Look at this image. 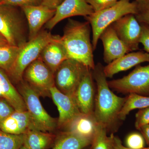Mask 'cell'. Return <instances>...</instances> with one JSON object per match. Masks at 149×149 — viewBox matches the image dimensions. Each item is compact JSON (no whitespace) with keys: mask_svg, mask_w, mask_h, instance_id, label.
<instances>
[{"mask_svg":"<svg viewBox=\"0 0 149 149\" xmlns=\"http://www.w3.org/2000/svg\"><path fill=\"white\" fill-rule=\"evenodd\" d=\"M56 137L53 133L31 129L24 134L23 144L29 149H47L54 143Z\"/></svg>","mask_w":149,"mask_h":149,"instance_id":"obj_22","label":"cell"},{"mask_svg":"<svg viewBox=\"0 0 149 149\" xmlns=\"http://www.w3.org/2000/svg\"><path fill=\"white\" fill-rule=\"evenodd\" d=\"M93 74L97 86L94 116L99 125L109 131L116 128L120 120L118 115L126 97H118L111 90L101 63L95 65Z\"/></svg>","mask_w":149,"mask_h":149,"instance_id":"obj_1","label":"cell"},{"mask_svg":"<svg viewBox=\"0 0 149 149\" xmlns=\"http://www.w3.org/2000/svg\"><path fill=\"white\" fill-rule=\"evenodd\" d=\"M15 110L5 99L0 97V124Z\"/></svg>","mask_w":149,"mask_h":149,"instance_id":"obj_32","label":"cell"},{"mask_svg":"<svg viewBox=\"0 0 149 149\" xmlns=\"http://www.w3.org/2000/svg\"><path fill=\"white\" fill-rule=\"evenodd\" d=\"M27 19L28 28V41L34 39L41 31L43 25L52 18L56 9H52L40 5L20 8Z\"/></svg>","mask_w":149,"mask_h":149,"instance_id":"obj_13","label":"cell"},{"mask_svg":"<svg viewBox=\"0 0 149 149\" xmlns=\"http://www.w3.org/2000/svg\"><path fill=\"white\" fill-rule=\"evenodd\" d=\"M92 142L91 139L64 130L56 136L52 149H83L91 145Z\"/></svg>","mask_w":149,"mask_h":149,"instance_id":"obj_21","label":"cell"},{"mask_svg":"<svg viewBox=\"0 0 149 149\" xmlns=\"http://www.w3.org/2000/svg\"><path fill=\"white\" fill-rule=\"evenodd\" d=\"M57 36L47 30H42L34 39L22 47L13 67L8 74L15 83L18 84L23 80L25 70L39 57L44 47Z\"/></svg>","mask_w":149,"mask_h":149,"instance_id":"obj_6","label":"cell"},{"mask_svg":"<svg viewBox=\"0 0 149 149\" xmlns=\"http://www.w3.org/2000/svg\"><path fill=\"white\" fill-rule=\"evenodd\" d=\"M31 129L36 128L27 110L15 111L0 124V130L13 135L24 134Z\"/></svg>","mask_w":149,"mask_h":149,"instance_id":"obj_18","label":"cell"},{"mask_svg":"<svg viewBox=\"0 0 149 149\" xmlns=\"http://www.w3.org/2000/svg\"><path fill=\"white\" fill-rule=\"evenodd\" d=\"M51 97L59 112L58 128L64 130L74 118L81 113L74 97L62 93L55 85L50 89Z\"/></svg>","mask_w":149,"mask_h":149,"instance_id":"obj_11","label":"cell"},{"mask_svg":"<svg viewBox=\"0 0 149 149\" xmlns=\"http://www.w3.org/2000/svg\"><path fill=\"white\" fill-rule=\"evenodd\" d=\"M23 80L42 97H50V89L55 85L54 74L40 57L27 67Z\"/></svg>","mask_w":149,"mask_h":149,"instance_id":"obj_9","label":"cell"},{"mask_svg":"<svg viewBox=\"0 0 149 149\" xmlns=\"http://www.w3.org/2000/svg\"><path fill=\"white\" fill-rule=\"evenodd\" d=\"M108 83L110 88L119 93L149 96V64L139 65L128 75Z\"/></svg>","mask_w":149,"mask_h":149,"instance_id":"obj_8","label":"cell"},{"mask_svg":"<svg viewBox=\"0 0 149 149\" xmlns=\"http://www.w3.org/2000/svg\"><path fill=\"white\" fill-rule=\"evenodd\" d=\"M91 25L88 22L68 19L63 30L61 41L69 58L95 69L93 48L91 40Z\"/></svg>","mask_w":149,"mask_h":149,"instance_id":"obj_2","label":"cell"},{"mask_svg":"<svg viewBox=\"0 0 149 149\" xmlns=\"http://www.w3.org/2000/svg\"><path fill=\"white\" fill-rule=\"evenodd\" d=\"M135 16L139 23L149 26V3H138V12Z\"/></svg>","mask_w":149,"mask_h":149,"instance_id":"obj_29","label":"cell"},{"mask_svg":"<svg viewBox=\"0 0 149 149\" xmlns=\"http://www.w3.org/2000/svg\"><path fill=\"white\" fill-rule=\"evenodd\" d=\"M126 147L130 149H140L145 148V140L142 134L137 132L130 133L125 140Z\"/></svg>","mask_w":149,"mask_h":149,"instance_id":"obj_27","label":"cell"},{"mask_svg":"<svg viewBox=\"0 0 149 149\" xmlns=\"http://www.w3.org/2000/svg\"><path fill=\"white\" fill-rule=\"evenodd\" d=\"M0 91L5 99L15 110H27L22 97L3 70L0 69Z\"/></svg>","mask_w":149,"mask_h":149,"instance_id":"obj_20","label":"cell"},{"mask_svg":"<svg viewBox=\"0 0 149 149\" xmlns=\"http://www.w3.org/2000/svg\"><path fill=\"white\" fill-rule=\"evenodd\" d=\"M24 143V134L13 135L0 130V149H20Z\"/></svg>","mask_w":149,"mask_h":149,"instance_id":"obj_26","label":"cell"},{"mask_svg":"<svg viewBox=\"0 0 149 149\" xmlns=\"http://www.w3.org/2000/svg\"><path fill=\"white\" fill-rule=\"evenodd\" d=\"M149 124V107L139 110L136 114L135 127L139 130L144 125Z\"/></svg>","mask_w":149,"mask_h":149,"instance_id":"obj_31","label":"cell"},{"mask_svg":"<svg viewBox=\"0 0 149 149\" xmlns=\"http://www.w3.org/2000/svg\"><path fill=\"white\" fill-rule=\"evenodd\" d=\"M17 90L21 95L35 128L53 133L58 128V119L47 112L40 100V96L24 80L18 83Z\"/></svg>","mask_w":149,"mask_h":149,"instance_id":"obj_5","label":"cell"},{"mask_svg":"<svg viewBox=\"0 0 149 149\" xmlns=\"http://www.w3.org/2000/svg\"><path fill=\"white\" fill-rule=\"evenodd\" d=\"M149 62V53L143 52H133L125 54L104 67L107 77L111 78L114 74L128 70L142 63Z\"/></svg>","mask_w":149,"mask_h":149,"instance_id":"obj_17","label":"cell"},{"mask_svg":"<svg viewBox=\"0 0 149 149\" xmlns=\"http://www.w3.org/2000/svg\"><path fill=\"white\" fill-rule=\"evenodd\" d=\"M139 130L149 147V124L142 126Z\"/></svg>","mask_w":149,"mask_h":149,"instance_id":"obj_36","label":"cell"},{"mask_svg":"<svg viewBox=\"0 0 149 149\" xmlns=\"http://www.w3.org/2000/svg\"><path fill=\"white\" fill-rule=\"evenodd\" d=\"M112 149H133L124 146L122 145V142L119 138L113 135ZM140 149H149V147Z\"/></svg>","mask_w":149,"mask_h":149,"instance_id":"obj_35","label":"cell"},{"mask_svg":"<svg viewBox=\"0 0 149 149\" xmlns=\"http://www.w3.org/2000/svg\"><path fill=\"white\" fill-rule=\"evenodd\" d=\"M100 39L103 45L104 60L107 64L130 52L111 25L102 32Z\"/></svg>","mask_w":149,"mask_h":149,"instance_id":"obj_15","label":"cell"},{"mask_svg":"<svg viewBox=\"0 0 149 149\" xmlns=\"http://www.w3.org/2000/svg\"><path fill=\"white\" fill-rule=\"evenodd\" d=\"M91 6L94 12L108 8L114 5L119 0H85Z\"/></svg>","mask_w":149,"mask_h":149,"instance_id":"obj_28","label":"cell"},{"mask_svg":"<svg viewBox=\"0 0 149 149\" xmlns=\"http://www.w3.org/2000/svg\"><path fill=\"white\" fill-rule=\"evenodd\" d=\"M42 0H3L0 5H7L21 8L28 6H37L42 5Z\"/></svg>","mask_w":149,"mask_h":149,"instance_id":"obj_30","label":"cell"},{"mask_svg":"<svg viewBox=\"0 0 149 149\" xmlns=\"http://www.w3.org/2000/svg\"><path fill=\"white\" fill-rule=\"evenodd\" d=\"M3 1V0H0V3L1 2Z\"/></svg>","mask_w":149,"mask_h":149,"instance_id":"obj_41","label":"cell"},{"mask_svg":"<svg viewBox=\"0 0 149 149\" xmlns=\"http://www.w3.org/2000/svg\"><path fill=\"white\" fill-rule=\"evenodd\" d=\"M142 27V33L140 43L143 46L144 49L149 53V26L144 23H140Z\"/></svg>","mask_w":149,"mask_h":149,"instance_id":"obj_33","label":"cell"},{"mask_svg":"<svg viewBox=\"0 0 149 149\" xmlns=\"http://www.w3.org/2000/svg\"><path fill=\"white\" fill-rule=\"evenodd\" d=\"M27 23L20 8L0 5V35L9 45L20 48L28 42Z\"/></svg>","mask_w":149,"mask_h":149,"instance_id":"obj_3","label":"cell"},{"mask_svg":"<svg viewBox=\"0 0 149 149\" xmlns=\"http://www.w3.org/2000/svg\"><path fill=\"white\" fill-rule=\"evenodd\" d=\"M149 107V96L130 93L126 97V100L119 113L120 120H124L131 111L142 109Z\"/></svg>","mask_w":149,"mask_h":149,"instance_id":"obj_23","label":"cell"},{"mask_svg":"<svg viewBox=\"0 0 149 149\" xmlns=\"http://www.w3.org/2000/svg\"><path fill=\"white\" fill-rule=\"evenodd\" d=\"M93 72L88 70L73 95L75 102L81 113L94 114L95 96Z\"/></svg>","mask_w":149,"mask_h":149,"instance_id":"obj_14","label":"cell"},{"mask_svg":"<svg viewBox=\"0 0 149 149\" xmlns=\"http://www.w3.org/2000/svg\"><path fill=\"white\" fill-rule=\"evenodd\" d=\"M90 69L80 62L68 59L60 65L55 72V86L62 93L73 97L83 77Z\"/></svg>","mask_w":149,"mask_h":149,"instance_id":"obj_7","label":"cell"},{"mask_svg":"<svg viewBox=\"0 0 149 149\" xmlns=\"http://www.w3.org/2000/svg\"><path fill=\"white\" fill-rule=\"evenodd\" d=\"M39 57L54 74L60 65L69 58L66 49L62 42L61 36L57 35L55 39L48 43Z\"/></svg>","mask_w":149,"mask_h":149,"instance_id":"obj_16","label":"cell"},{"mask_svg":"<svg viewBox=\"0 0 149 149\" xmlns=\"http://www.w3.org/2000/svg\"><path fill=\"white\" fill-rule=\"evenodd\" d=\"M111 25L130 52L139 49L142 27L134 15H125Z\"/></svg>","mask_w":149,"mask_h":149,"instance_id":"obj_10","label":"cell"},{"mask_svg":"<svg viewBox=\"0 0 149 149\" xmlns=\"http://www.w3.org/2000/svg\"><path fill=\"white\" fill-rule=\"evenodd\" d=\"M94 11L85 0H64L56 9L55 14L45 25L46 29L52 30L65 19L76 16H89Z\"/></svg>","mask_w":149,"mask_h":149,"instance_id":"obj_12","label":"cell"},{"mask_svg":"<svg viewBox=\"0 0 149 149\" xmlns=\"http://www.w3.org/2000/svg\"><path fill=\"white\" fill-rule=\"evenodd\" d=\"M98 125L94 114L81 113L70 122L64 130L93 140Z\"/></svg>","mask_w":149,"mask_h":149,"instance_id":"obj_19","label":"cell"},{"mask_svg":"<svg viewBox=\"0 0 149 149\" xmlns=\"http://www.w3.org/2000/svg\"><path fill=\"white\" fill-rule=\"evenodd\" d=\"M64 0H42V5L52 9H56Z\"/></svg>","mask_w":149,"mask_h":149,"instance_id":"obj_34","label":"cell"},{"mask_svg":"<svg viewBox=\"0 0 149 149\" xmlns=\"http://www.w3.org/2000/svg\"><path fill=\"white\" fill-rule=\"evenodd\" d=\"M21 48L9 44L0 46V69L7 74L9 73Z\"/></svg>","mask_w":149,"mask_h":149,"instance_id":"obj_24","label":"cell"},{"mask_svg":"<svg viewBox=\"0 0 149 149\" xmlns=\"http://www.w3.org/2000/svg\"><path fill=\"white\" fill-rule=\"evenodd\" d=\"M138 12V3L130 0H119L111 7L85 17L91 25L93 32L92 46L93 51L97 48L102 32L118 19L128 14L135 15Z\"/></svg>","mask_w":149,"mask_h":149,"instance_id":"obj_4","label":"cell"},{"mask_svg":"<svg viewBox=\"0 0 149 149\" xmlns=\"http://www.w3.org/2000/svg\"><path fill=\"white\" fill-rule=\"evenodd\" d=\"M113 135L108 136L106 129L99 124L92 140V149H112Z\"/></svg>","mask_w":149,"mask_h":149,"instance_id":"obj_25","label":"cell"},{"mask_svg":"<svg viewBox=\"0 0 149 149\" xmlns=\"http://www.w3.org/2000/svg\"><path fill=\"white\" fill-rule=\"evenodd\" d=\"M8 44L6 39L3 37L2 35H0V46L3 45Z\"/></svg>","mask_w":149,"mask_h":149,"instance_id":"obj_37","label":"cell"},{"mask_svg":"<svg viewBox=\"0 0 149 149\" xmlns=\"http://www.w3.org/2000/svg\"><path fill=\"white\" fill-rule=\"evenodd\" d=\"M20 149H28V148H27V147L26 146H24V144H23V145H22V146L21 147V148H20Z\"/></svg>","mask_w":149,"mask_h":149,"instance_id":"obj_39","label":"cell"},{"mask_svg":"<svg viewBox=\"0 0 149 149\" xmlns=\"http://www.w3.org/2000/svg\"><path fill=\"white\" fill-rule=\"evenodd\" d=\"M0 97H2V96L1 93V91H0Z\"/></svg>","mask_w":149,"mask_h":149,"instance_id":"obj_40","label":"cell"},{"mask_svg":"<svg viewBox=\"0 0 149 149\" xmlns=\"http://www.w3.org/2000/svg\"><path fill=\"white\" fill-rule=\"evenodd\" d=\"M138 3H149V0H135Z\"/></svg>","mask_w":149,"mask_h":149,"instance_id":"obj_38","label":"cell"}]
</instances>
